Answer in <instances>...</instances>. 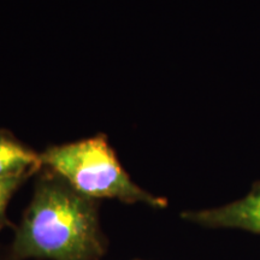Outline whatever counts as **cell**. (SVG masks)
Segmentation results:
<instances>
[{
    "label": "cell",
    "mask_w": 260,
    "mask_h": 260,
    "mask_svg": "<svg viewBox=\"0 0 260 260\" xmlns=\"http://www.w3.org/2000/svg\"><path fill=\"white\" fill-rule=\"evenodd\" d=\"M105 249L94 199L56 175L39 181L8 260H98Z\"/></svg>",
    "instance_id": "cell-1"
},
{
    "label": "cell",
    "mask_w": 260,
    "mask_h": 260,
    "mask_svg": "<svg viewBox=\"0 0 260 260\" xmlns=\"http://www.w3.org/2000/svg\"><path fill=\"white\" fill-rule=\"evenodd\" d=\"M42 165L63 178L75 190L90 199H118L152 207H167L168 200L135 184L121 167L104 135L61 146L40 154Z\"/></svg>",
    "instance_id": "cell-2"
},
{
    "label": "cell",
    "mask_w": 260,
    "mask_h": 260,
    "mask_svg": "<svg viewBox=\"0 0 260 260\" xmlns=\"http://www.w3.org/2000/svg\"><path fill=\"white\" fill-rule=\"evenodd\" d=\"M181 217L211 229H239L260 235V181L240 199L213 209L184 211Z\"/></svg>",
    "instance_id": "cell-3"
},
{
    "label": "cell",
    "mask_w": 260,
    "mask_h": 260,
    "mask_svg": "<svg viewBox=\"0 0 260 260\" xmlns=\"http://www.w3.org/2000/svg\"><path fill=\"white\" fill-rule=\"evenodd\" d=\"M42 167L40 154L0 130V177H30Z\"/></svg>",
    "instance_id": "cell-4"
},
{
    "label": "cell",
    "mask_w": 260,
    "mask_h": 260,
    "mask_svg": "<svg viewBox=\"0 0 260 260\" xmlns=\"http://www.w3.org/2000/svg\"><path fill=\"white\" fill-rule=\"evenodd\" d=\"M28 178V176L0 177V230H3L10 224L8 216H6L10 199L15 191L21 187V184Z\"/></svg>",
    "instance_id": "cell-5"
}]
</instances>
